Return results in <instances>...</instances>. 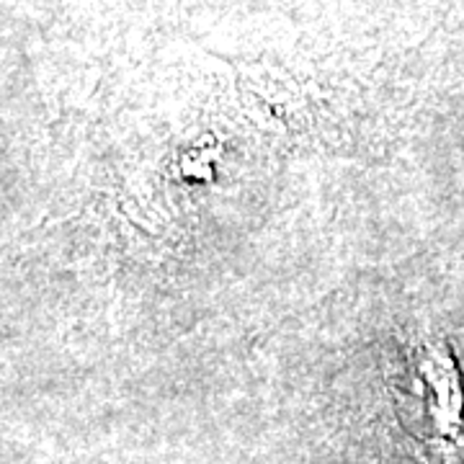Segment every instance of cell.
Masks as SVG:
<instances>
[{
	"label": "cell",
	"mask_w": 464,
	"mask_h": 464,
	"mask_svg": "<svg viewBox=\"0 0 464 464\" xmlns=\"http://www.w3.org/2000/svg\"><path fill=\"white\" fill-rule=\"evenodd\" d=\"M390 390L400 426L439 464L464 451V380L441 333L418 328L400 343Z\"/></svg>",
	"instance_id": "obj_1"
}]
</instances>
